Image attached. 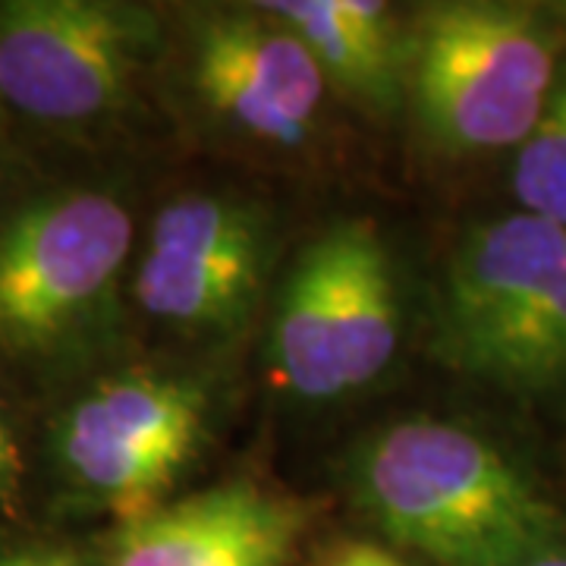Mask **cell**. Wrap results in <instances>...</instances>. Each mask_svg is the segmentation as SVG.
I'll list each match as a JSON object with an SVG mask.
<instances>
[{
	"label": "cell",
	"mask_w": 566,
	"mask_h": 566,
	"mask_svg": "<svg viewBox=\"0 0 566 566\" xmlns=\"http://www.w3.org/2000/svg\"><path fill=\"white\" fill-rule=\"evenodd\" d=\"M349 475L371 523L431 564L520 566L557 545V510L497 447L463 424H387L359 447Z\"/></svg>",
	"instance_id": "1"
},
{
	"label": "cell",
	"mask_w": 566,
	"mask_h": 566,
	"mask_svg": "<svg viewBox=\"0 0 566 566\" xmlns=\"http://www.w3.org/2000/svg\"><path fill=\"white\" fill-rule=\"evenodd\" d=\"M268 259V223L252 205L186 196L161 208L133 290L151 318L230 334L259 303Z\"/></svg>",
	"instance_id": "8"
},
{
	"label": "cell",
	"mask_w": 566,
	"mask_h": 566,
	"mask_svg": "<svg viewBox=\"0 0 566 566\" xmlns=\"http://www.w3.org/2000/svg\"><path fill=\"white\" fill-rule=\"evenodd\" d=\"M0 566H85V560L66 545H17L0 547Z\"/></svg>",
	"instance_id": "13"
},
{
	"label": "cell",
	"mask_w": 566,
	"mask_h": 566,
	"mask_svg": "<svg viewBox=\"0 0 566 566\" xmlns=\"http://www.w3.org/2000/svg\"><path fill=\"white\" fill-rule=\"evenodd\" d=\"M158 29L148 10L104 0H17L0 7V95L44 123L117 111Z\"/></svg>",
	"instance_id": "7"
},
{
	"label": "cell",
	"mask_w": 566,
	"mask_h": 566,
	"mask_svg": "<svg viewBox=\"0 0 566 566\" xmlns=\"http://www.w3.org/2000/svg\"><path fill=\"white\" fill-rule=\"evenodd\" d=\"M303 528V504L230 482L123 523L104 566H286Z\"/></svg>",
	"instance_id": "10"
},
{
	"label": "cell",
	"mask_w": 566,
	"mask_h": 566,
	"mask_svg": "<svg viewBox=\"0 0 566 566\" xmlns=\"http://www.w3.org/2000/svg\"><path fill=\"white\" fill-rule=\"evenodd\" d=\"M400 344L397 277L365 221L331 227L290 268L274 308L271 365L305 400H334L371 385Z\"/></svg>",
	"instance_id": "4"
},
{
	"label": "cell",
	"mask_w": 566,
	"mask_h": 566,
	"mask_svg": "<svg viewBox=\"0 0 566 566\" xmlns=\"http://www.w3.org/2000/svg\"><path fill=\"white\" fill-rule=\"evenodd\" d=\"M520 566H566V545H551L545 547L542 554H535L532 560H526V564H520Z\"/></svg>",
	"instance_id": "16"
},
{
	"label": "cell",
	"mask_w": 566,
	"mask_h": 566,
	"mask_svg": "<svg viewBox=\"0 0 566 566\" xmlns=\"http://www.w3.org/2000/svg\"><path fill=\"white\" fill-rule=\"evenodd\" d=\"M208 416V390L196 378L117 375L63 416L61 463L123 526L167 504V494L199 457Z\"/></svg>",
	"instance_id": "6"
},
{
	"label": "cell",
	"mask_w": 566,
	"mask_h": 566,
	"mask_svg": "<svg viewBox=\"0 0 566 566\" xmlns=\"http://www.w3.org/2000/svg\"><path fill=\"white\" fill-rule=\"evenodd\" d=\"M133 245L114 196L63 192L22 208L0 230V340L48 353L98 318Z\"/></svg>",
	"instance_id": "5"
},
{
	"label": "cell",
	"mask_w": 566,
	"mask_h": 566,
	"mask_svg": "<svg viewBox=\"0 0 566 566\" xmlns=\"http://www.w3.org/2000/svg\"><path fill=\"white\" fill-rule=\"evenodd\" d=\"M259 10L293 29L324 80L359 95L368 104H390L397 95L400 44L385 3L371 0H283Z\"/></svg>",
	"instance_id": "11"
},
{
	"label": "cell",
	"mask_w": 566,
	"mask_h": 566,
	"mask_svg": "<svg viewBox=\"0 0 566 566\" xmlns=\"http://www.w3.org/2000/svg\"><path fill=\"white\" fill-rule=\"evenodd\" d=\"M438 346L491 385L566 387V227L523 211L472 230L447 264Z\"/></svg>",
	"instance_id": "2"
},
{
	"label": "cell",
	"mask_w": 566,
	"mask_h": 566,
	"mask_svg": "<svg viewBox=\"0 0 566 566\" xmlns=\"http://www.w3.org/2000/svg\"><path fill=\"white\" fill-rule=\"evenodd\" d=\"M513 189L526 214L566 227V80L551 92L542 117L520 145Z\"/></svg>",
	"instance_id": "12"
},
{
	"label": "cell",
	"mask_w": 566,
	"mask_h": 566,
	"mask_svg": "<svg viewBox=\"0 0 566 566\" xmlns=\"http://www.w3.org/2000/svg\"><path fill=\"white\" fill-rule=\"evenodd\" d=\"M20 447L13 441L10 428L3 422V412H0V504H10V501L17 497V491H20Z\"/></svg>",
	"instance_id": "15"
},
{
	"label": "cell",
	"mask_w": 566,
	"mask_h": 566,
	"mask_svg": "<svg viewBox=\"0 0 566 566\" xmlns=\"http://www.w3.org/2000/svg\"><path fill=\"white\" fill-rule=\"evenodd\" d=\"M409 76L419 123L438 145H523L554 92V39L528 7L438 3L416 22Z\"/></svg>",
	"instance_id": "3"
},
{
	"label": "cell",
	"mask_w": 566,
	"mask_h": 566,
	"mask_svg": "<svg viewBox=\"0 0 566 566\" xmlns=\"http://www.w3.org/2000/svg\"><path fill=\"white\" fill-rule=\"evenodd\" d=\"M324 82L303 39L271 13H221L192 39V85L205 107L277 148L308 139Z\"/></svg>",
	"instance_id": "9"
},
{
	"label": "cell",
	"mask_w": 566,
	"mask_h": 566,
	"mask_svg": "<svg viewBox=\"0 0 566 566\" xmlns=\"http://www.w3.org/2000/svg\"><path fill=\"white\" fill-rule=\"evenodd\" d=\"M318 566H406L394 551L371 542H344V545L331 547L324 554Z\"/></svg>",
	"instance_id": "14"
}]
</instances>
